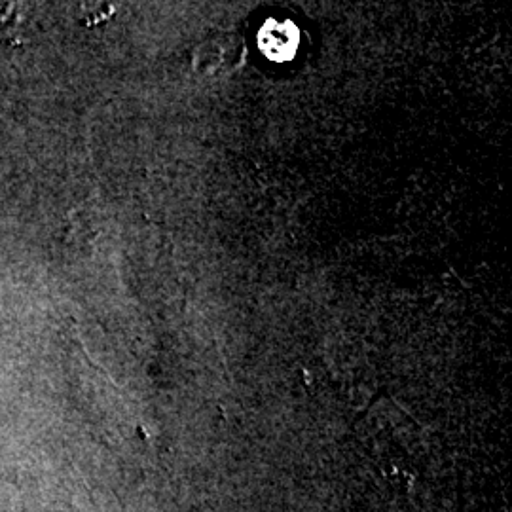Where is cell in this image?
I'll return each mask as SVG.
<instances>
[{
    "label": "cell",
    "mask_w": 512,
    "mask_h": 512,
    "mask_svg": "<svg viewBox=\"0 0 512 512\" xmlns=\"http://www.w3.org/2000/svg\"><path fill=\"white\" fill-rule=\"evenodd\" d=\"M260 48L274 61H287L298 48V31L291 23L268 21L260 31Z\"/></svg>",
    "instance_id": "obj_1"
}]
</instances>
